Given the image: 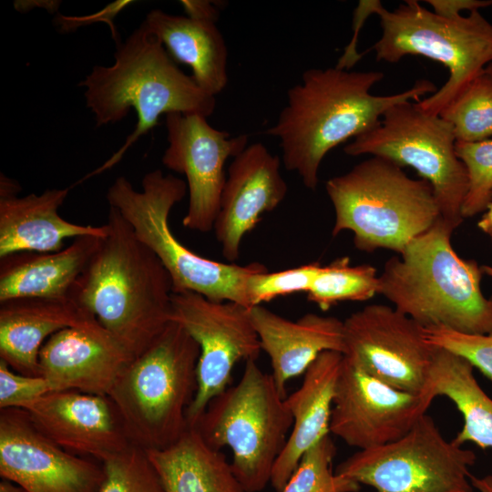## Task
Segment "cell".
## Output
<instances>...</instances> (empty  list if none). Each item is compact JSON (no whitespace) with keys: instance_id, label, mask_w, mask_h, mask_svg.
Masks as SVG:
<instances>
[{"instance_id":"obj_45","label":"cell","mask_w":492,"mask_h":492,"mask_svg":"<svg viewBox=\"0 0 492 492\" xmlns=\"http://www.w3.org/2000/svg\"><path fill=\"white\" fill-rule=\"evenodd\" d=\"M484 71L492 77V63L487 65Z\"/></svg>"},{"instance_id":"obj_28","label":"cell","mask_w":492,"mask_h":492,"mask_svg":"<svg viewBox=\"0 0 492 492\" xmlns=\"http://www.w3.org/2000/svg\"><path fill=\"white\" fill-rule=\"evenodd\" d=\"M379 275L369 264L351 265L341 257L321 266L307 293L309 302L327 311L340 302L366 301L378 293Z\"/></svg>"},{"instance_id":"obj_8","label":"cell","mask_w":492,"mask_h":492,"mask_svg":"<svg viewBox=\"0 0 492 492\" xmlns=\"http://www.w3.org/2000/svg\"><path fill=\"white\" fill-rule=\"evenodd\" d=\"M285 399L272 374L250 360L239 382L213 397L191 427L212 448L231 449L232 471L246 492L271 483L292 425Z\"/></svg>"},{"instance_id":"obj_25","label":"cell","mask_w":492,"mask_h":492,"mask_svg":"<svg viewBox=\"0 0 492 492\" xmlns=\"http://www.w3.org/2000/svg\"><path fill=\"white\" fill-rule=\"evenodd\" d=\"M143 23L171 57L191 68V77L204 92L216 97L225 88L228 51L216 23L159 9L148 13Z\"/></svg>"},{"instance_id":"obj_32","label":"cell","mask_w":492,"mask_h":492,"mask_svg":"<svg viewBox=\"0 0 492 492\" xmlns=\"http://www.w3.org/2000/svg\"><path fill=\"white\" fill-rule=\"evenodd\" d=\"M456 152L468 179L462 216L470 218L487 210L492 201V139L456 141Z\"/></svg>"},{"instance_id":"obj_17","label":"cell","mask_w":492,"mask_h":492,"mask_svg":"<svg viewBox=\"0 0 492 492\" xmlns=\"http://www.w3.org/2000/svg\"><path fill=\"white\" fill-rule=\"evenodd\" d=\"M26 411L44 436L79 456L103 463L133 446L108 395L50 391Z\"/></svg>"},{"instance_id":"obj_40","label":"cell","mask_w":492,"mask_h":492,"mask_svg":"<svg viewBox=\"0 0 492 492\" xmlns=\"http://www.w3.org/2000/svg\"><path fill=\"white\" fill-rule=\"evenodd\" d=\"M60 5L59 1H15V9L19 12H27L35 5L45 7L49 12H56Z\"/></svg>"},{"instance_id":"obj_19","label":"cell","mask_w":492,"mask_h":492,"mask_svg":"<svg viewBox=\"0 0 492 492\" xmlns=\"http://www.w3.org/2000/svg\"><path fill=\"white\" fill-rule=\"evenodd\" d=\"M133 357L103 328H66L40 349V376L51 391L108 395Z\"/></svg>"},{"instance_id":"obj_10","label":"cell","mask_w":492,"mask_h":492,"mask_svg":"<svg viewBox=\"0 0 492 492\" xmlns=\"http://www.w3.org/2000/svg\"><path fill=\"white\" fill-rule=\"evenodd\" d=\"M456 142L450 123L405 101L386 110L377 126L354 138L343 151L413 168L432 186L441 218L456 229L464 220L468 179Z\"/></svg>"},{"instance_id":"obj_21","label":"cell","mask_w":492,"mask_h":492,"mask_svg":"<svg viewBox=\"0 0 492 492\" xmlns=\"http://www.w3.org/2000/svg\"><path fill=\"white\" fill-rule=\"evenodd\" d=\"M261 351L271 360L272 375L282 395L286 384L305 373L323 352L343 354V321L333 316L306 313L288 320L263 305L249 309Z\"/></svg>"},{"instance_id":"obj_37","label":"cell","mask_w":492,"mask_h":492,"mask_svg":"<svg viewBox=\"0 0 492 492\" xmlns=\"http://www.w3.org/2000/svg\"><path fill=\"white\" fill-rule=\"evenodd\" d=\"M378 2L379 0L359 1L354 11V36L349 45L346 46L343 56L339 58L336 67L350 70L362 57L363 55L356 51L358 35L367 17L375 14Z\"/></svg>"},{"instance_id":"obj_12","label":"cell","mask_w":492,"mask_h":492,"mask_svg":"<svg viewBox=\"0 0 492 492\" xmlns=\"http://www.w3.org/2000/svg\"><path fill=\"white\" fill-rule=\"evenodd\" d=\"M249 309L193 292L172 293L170 321L181 325L200 348L197 391L187 412L189 427H194L210 401L229 387L237 363L258 359L261 347Z\"/></svg>"},{"instance_id":"obj_24","label":"cell","mask_w":492,"mask_h":492,"mask_svg":"<svg viewBox=\"0 0 492 492\" xmlns=\"http://www.w3.org/2000/svg\"><path fill=\"white\" fill-rule=\"evenodd\" d=\"M102 240L82 236L59 251L19 252L1 258L0 302L70 296Z\"/></svg>"},{"instance_id":"obj_13","label":"cell","mask_w":492,"mask_h":492,"mask_svg":"<svg viewBox=\"0 0 492 492\" xmlns=\"http://www.w3.org/2000/svg\"><path fill=\"white\" fill-rule=\"evenodd\" d=\"M344 358L402 391L421 394L434 347L424 327L395 307L370 304L343 321Z\"/></svg>"},{"instance_id":"obj_15","label":"cell","mask_w":492,"mask_h":492,"mask_svg":"<svg viewBox=\"0 0 492 492\" xmlns=\"http://www.w3.org/2000/svg\"><path fill=\"white\" fill-rule=\"evenodd\" d=\"M166 128L169 146L162 163L187 179L189 207L182 224L191 231L209 232L219 212L227 176L225 163L248 146V136L231 137L200 115L169 113Z\"/></svg>"},{"instance_id":"obj_7","label":"cell","mask_w":492,"mask_h":492,"mask_svg":"<svg viewBox=\"0 0 492 492\" xmlns=\"http://www.w3.org/2000/svg\"><path fill=\"white\" fill-rule=\"evenodd\" d=\"M142 190L134 189L125 177L115 179L107 192L110 207L119 211L136 236L149 247L169 272L173 292H193L215 302H232L250 308L246 282L268 271L260 262L238 265L204 258L190 251L173 234L169 218L172 208L185 197L187 183L160 169L148 172Z\"/></svg>"},{"instance_id":"obj_42","label":"cell","mask_w":492,"mask_h":492,"mask_svg":"<svg viewBox=\"0 0 492 492\" xmlns=\"http://www.w3.org/2000/svg\"><path fill=\"white\" fill-rule=\"evenodd\" d=\"M478 228L492 239V201L487 209V212L477 222Z\"/></svg>"},{"instance_id":"obj_34","label":"cell","mask_w":492,"mask_h":492,"mask_svg":"<svg viewBox=\"0 0 492 492\" xmlns=\"http://www.w3.org/2000/svg\"><path fill=\"white\" fill-rule=\"evenodd\" d=\"M428 344L455 353L492 380V332L485 334L459 333L444 326L424 327Z\"/></svg>"},{"instance_id":"obj_27","label":"cell","mask_w":492,"mask_h":492,"mask_svg":"<svg viewBox=\"0 0 492 492\" xmlns=\"http://www.w3.org/2000/svg\"><path fill=\"white\" fill-rule=\"evenodd\" d=\"M434 347L432 363L424 391L435 399L446 396L463 417V426L453 442L458 446L474 443L482 449L492 448V398L474 375L473 365L448 350Z\"/></svg>"},{"instance_id":"obj_33","label":"cell","mask_w":492,"mask_h":492,"mask_svg":"<svg viewBox=\"0 0 492 492\" xmlns=\"http://www.w3.org/2000/svg\"><path fill=\"white\" fill-rule=\"evenodd\" d=\"M321 266L320 262L314 261L280 272L265 271L251 275L246 282L250 308L278 297L307 292Z\"/></svg>"},{"instance_id":"obj_18","label":"cell","mask_w":492,"mask_h":492,"mask_svg":"<svg viewBox=\"0 0 492 492\" xmlns=\"http://www.w3.org/2000/svg\"><path fill=\"white\" fill-rule=\"evenodd\" d=\"M281 163L261 142L248 145L232 159L212 230L228 261L239 259L244 236L284 200L288 186Z\"/></svg>"},{"instance_id":"obj_38","label":"cell","mask_w":492,"mask_h":492,"mask_svg":"<svg viewBox=\"0 0 492 492\" xmlns=\"http://www.w3.org/2000/svg\"><path fill=\"white\" fill-rule=\"evenodd\" d=\"M433 12L444 17H456L462 11L469 13L492 5V0H426Z\"/></svg>"},{"instance_id":"obj_14","label":"cell","mask_w":492,"mask_h":492,"mask_svg":"<svg viewBox=\"0 0 492 492\" xmlns=\"http://www.w3.org/2000/svg\"><path fill=\"white\" fill-rule=\"evenodd\" d=\"M433 398L395 388L344 356L336 384L330 434L358 450L395 441L426 414Z\"/></svg>"},{"instance_id":"obj_41","label":"cell","mask_w":492,"mask_h":492,"mask_svg":"<svg viewBox=\"0 0 492 492\" xmlns=\"http://www.w3.org/2000/svg\"><path fill=\"white\" fill-rule=\"evenodd\" d=\"M469 479L474 489L478 492H492V475L477 477L470 474Z\"/></svg>"},{"instance_id":"obj_22","label":"cell","mask_w":492,"mask_h":492,"mask_svg":"<svg viewBox=\"0 0 492 492\" xmlns=\"http://www.w3.org/2000/svg\"><path fill=\"white\" fill-rule=\"evenodd\" d=\"M69 188L46 190L25 197L0 195V259L19 252H56L65 241L82 236L104 238L107 224L70 222L58 213Z\"/></svg>"},{"instance_id":"obj_26","label":"cell","mask_w":492,"mask_h":492,"mask_svg":"<svg viewBox=\"0 0 492 492\" xmlns=\"http://www.w3.org/2000/svg\"><path fill=\"white\" fill-rule=\"evenodd\" d=\"M165 492H246L221 450L191 427L170 446L145 450Z\"/></svg>"},{"instance_id":"obj_5","label":"cell","mask_w":492,"mask_h":492,"mask_svg":"<svg viewBox=\"0 0 492 492\" xmlns=\"http://www.w3.org/2000/svg\"><path fill=\"white\" fill-rule=\"evenodd\" d=\"M325 190L335 214L332 235L349 231L354 247L368 253L387 249L400 255L441 217L427 180L410 178L380 157L331 178Z\"/></svg>"},{"instance_id":"obj_30","label":"cell","mask_w":492,"mask_h":492,"mask_svg":"<svg viewBox=\"0 0 492 492\" xmlns=\"http://www.w3.org/2000/svg\"><path fill=\"white\" fill-rule=\"evenodd\" d=\"M336 446L330 435L307 450L282 492H357L360 485L333 469Z\"/></svg>"},{"instance_id":"obj_43","label":"cell","mask_w":492,"mask_h":492,"mask_svg":"<svg viewBox=\"0 0 492 492\" xmlns=\"http://www.w3.org/2000/svg\"><path fill=\"white\" fill-rule=\"evenodd\" d=\"M0 492H27L21 486L8 479L2 478L0 482Z\"/></svg>"},{"instance_id":"obj_29","label":"cell","mask_w":492,"mask_h":492,"mask_svg":"<svg viewBox=\"0 0 492 492\" xmlns=\"http://www.w3.org/2000/svg\"><path fill=\"white\" fill-rule=\"evenodd\" d=\"M439 116L451 124L456 141L492 138V77L484 71Z\"/></svg>"},{"instance_id":"obj_3","label":"cell","mask_w":492,"mask_h":492,"mask_svg":"<svg viewBox=\"0 0 492 492\" xmlns=\"http://www.w3.org/2000/svg\"><path fill=\"white\" fill-rule=\"evenodd\" d=\"M112 66H96L78 86L97 127L122 120L134 108L138 121L124 144L86 179L111 168L163 114L210 117L216 97L204 92L175 64L160 40L142 24L120 43Z\"/></svg>"},{"instance_id":"obj_6","label":"cell","mask_w":492,"mask_h":492,"mask_svg":"<svg viewBox=\"0 0 492 492\" xmlns=\"http://www.w3.org/2000/svg\"><path fill=\"white\" fill-rule=\"evenodd\" d=\"M200 348L170 321L118 377L108 396L133 446L163 449L188 429L187 412L197 391Z\"/></svg>"},{"instance_id":"obj_11","label":"cell","mask_w":492,"mask_h":492,"mask_svg":"<svg viewBox=\"0 0 492 492\" xmlns=\"http://www.w3.org/2000/svg\"><path fill=\"white\" fill-rule=\"evenodd\" d=\"M476 460L474 451L446 440L425 414L403 437L358 450L334 471L375 492H473Z\"/></svg>"},{"instance_id":"obj_2","label":"cell","mask_w":492,"mask_h":492,"mask_svg":"<svg viewBox=\"0 0 492 492\" xmlns=\"http://www.w3.org/2000/svg\"><path fill=\"white\" fill-rule=\"evenodd\" d=\"M108 232L71 296L133 358L170 322L173 287L156 254L110 207Z\"/></svg>"},{"instance_id":"obj_35","label":"cell","mask_w":492,"mask_h":492,"mask_svg":"<svg viewBox=\"0 0 492 492\" xmlns=\"http://www.w3.org/2000/svg\"><path fill=\"white\" fill-rule=\"evenodd\" d=\"M50 391L44 377L19 374L0 359V409L28 410Z\"/></svg>"},{"instance_id":"obj_20","label":"cell","mask_w":492,"mask_h":492,"mask_svg":"<svg viewBox=\"0 0 492 492\" xmlns=\"http://www.w3.org/2000/svg\"><path fill=\"white\" fill-rule=\"evenodd\" d=\"M100 327L71 295L0 302V359L19 374L40 376L39 352L50 336L66 328Z\"/></svg>"},{"instance_id":"obj_23","label":"cell","mask_w":492,"mask_h":492,"mask_svg":"<svg viewBox=\"0 0 492 492\" xmlns=\"http://www.w3.org/2000/svg\"><path fill=\"white\" fill-rule=\"evenodd\" d=\"M343 354L322 353L303 374L297 390L286 397L292 425L272 473L271 484L282 492L304 453L330 435L333 402Z\"/></svg>"},{"instance_id":"obj_16","label":"cell","mask_w":492,"mask_h":492,"mask_svg":"<svg viewBox=\"0 0 492 492\" xmlns=\"http://www.w3.org/2000/svg\"><path fill=\"white\" fill-rule=\"evenodd\" d=\"M0 476L27 492H99L103 464L71 454L33 424L24 409H0Z\"/></svg>"},{"instance_id":"obj_39","label":"cell","mask_w":492,"mask_h":492,"mask_svg":"<svg viewBox=\"0 0 492 492\" xmlns=\"http://www.w3.org/2000/svg\"><path fill=\"white\" fill-rule=\"evenodd\" d=\"M179 4L182 5L186 16L201 21H209L216 23L220 11L216 4L206 0H181Z\"/></svg>"},{"instance_id":"obj_31","label":"cell","mask_w":492,"mask_h":492,"mask_svg":"<svg viewBox=\"0 0 492 492\" xmlns=\"http://www.w3.org/2000/svg\"><path fill=\"white\" fill-rule=\"evenodd\" d=\"M102 464L105 478L99 492H165L145 450L138 446Z\"/></svg>"},{"instance_id":"obj_36","label":"cell","mask_w":492,"mask_h":492,"mask_svg":"<svg viewBox=\"0 0 492 492\" xmlns=\"http://www.w3.org/2000/svg\"><path fill=\"white\" fill-rule=\"evenodd\" d=\"M134 3L129 0H118L108 5L102 10L83 16H67L57 15L55 19L56 26L59 27L61 32L75 31L78 27L89 26L92 23L103 22L108 25L112 34V37L118 44V36L116 30L113 20L115 16L128 5Z\"/></svg>"},{"instance_id":"obj_44","label":"cell","mask_w":492,"mask_h":492,"mask_svg":"<svg viewBox=\"0 0 492 492\" xmlns=\"http://www.w3.org/2000/svg\"><path fill=\"white\" fill-rule=\"evenodd\" d=\"M481 270H482V272L483 274H486L489 277L492 278V266H489V265H483L481 267ZM489 302H490V304H491V308H492V297L489 298Z\"/></svg>"},{"instance_id":"obj_9","label":"cell","mask_w":492,"mask_h":492,"mask_svg":"<svg viewBox=\"0 0 492 492\" xmlns=\"http://www.w3.org/2000/svg\"><path fill=\"white\" fill-rule=\"evenodd\" d=\"M374 15H379L383 31L372 46L377 60L397 63L405 56H423L448 69L446 83L415 102L429 114L439 115L492 63V24L479 10L448 18L415 0H407L393 11L379 1Z\"/></svg>"},{"instance_id":"obj_4","label":"cell","mask_w":492,"mask_h":492,"mask_svg":"<svg viewBox=\"0 0 492 492\" xmlns=\"http://www.w3.org/2000/svg\"><path fill=\"white\" fill-rule=\"evenodd\" d=\"M456 229L441 217L393 256L379 275L378 293L423 327L469 334L492 332V308L481 290L482 270L451 242Z\"/></svg>"},{"instance_id":"obj_1","label":"cell","mask_w":492,"mask_h":492,"mask_svg":"<svg viewBox=\"0 0 492 492\" xmlns=\"http://www.w3.org/2000/svg\"><path fill=\"white\" fill-rule=\"evenodd\" d=\"M383 78L379 71L309 68L287 91L286 104L266 134L279 139L284 168L296 172L307 189L317 188L321 163L330 150L373 129L393 106L436 91L422 79L401 93L371 94Z\"/></svg>"}]
</instances>
